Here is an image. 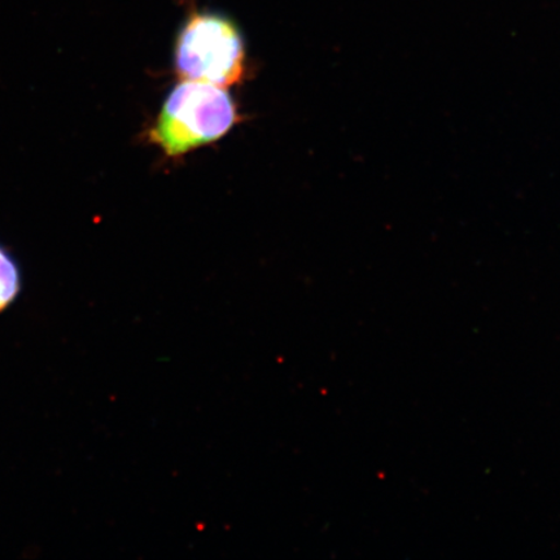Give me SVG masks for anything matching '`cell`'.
<instances>
[{"mask_svg":"<svg viewBox=\"0 0 560 560\" xmlns=\"http://www.w3.org/2000/svg\"><path fill=\"white\" fill-rule=\"evenodd\" d=\"M174 67L182 80L229 88L245 72V45L240 27L219 12L194 10L180 26Z\"/></svg>","mask_w":560,"mask_h":560,"instance_id":"cell-2","label":"cell"},{"mask_svg":"<svg viewBox=\"0 0 560 560\" xmlns=\"http://www.w3.org/2000/svg\"><path fill=\"white\" fill-rule=\"evenodd\" d=\"M21 290H23V277H21L16 258L0 244V313L15 303Z\"/></svg>","mask_w":560,"mask_h":560,"instance_id":"cell-3","label":"cell"},{"mask_svg":"<svg viewBox=\"0 0 560 560\" xmlns=\"http://www.w3.org/2000/svg\"><path fill=\"white\" fill-rule=\"evenodd\" d=\"M236 121L225 88L185 81L167 96L151 138L167 156H182L226 136Z\"/></svg>","mask_w":560,"mask_h":560,"instance_id":"cell-1","label":"cell"}]
</instances>
